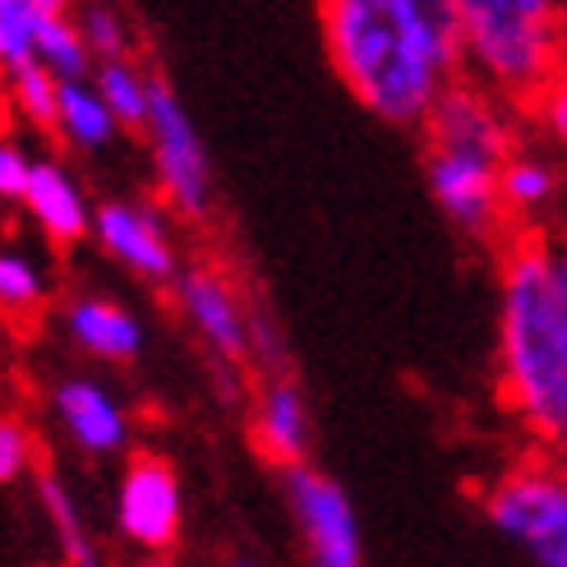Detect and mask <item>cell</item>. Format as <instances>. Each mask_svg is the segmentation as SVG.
<instances>
[{"label": "cell", "mask_w": 567, "mask_h": 567, "mask_svg": "<svg viewBox=\"0 0 567 567\" xmlns=\"http://www.w3.org/2000/svg\"><path fill=\"white\" fill-rule=\"evenodd\" d=\"M549 277H554V305H558V323L567 337V240L549 245Z\"/></svg>", "instance_id": "cell-28"}, {"label": "cell", "mask_w": 567, "mask_h": 567, "mask_svg": "<svg viewBox=\"0 0 567 567\" xmlns=\"http://www.w3.org/2000/svg\"><path fill=\"white\" fill-rule=\"evenodd\" d=\"M55 130L70 138V148L79 153H102L116 138L121 121L97 93L93 74L89 79H61V97H55Z\"/></svg>", "instance_id": "cell-14"}, {"label": "cell", "mask_w": 567, "mask_h": 567, "mask_svg": "<svg viewBox=\"0 0 567 567\" xmlns=\"http://www.w3.org/2000/svg\"><path fill=\"white\" fill-rule=\"evenodd\" d=\"M530 106H535V121H540V130L567 153V65L545 83L540 97H535Z\"/></svg>", "instance_id": "cell-25"}, {"label": "cell", "mask_w": 567, "mask_h": 567, "mask_svg": "<svg viewBox=\"0 0 567 567\" xmlns=\"http://www.w3.org/2000/svg\"><path fill=\"white\" fill-rule=\"evenodd\" d=\"M70 332L83 351H93L102 360H130L144 347V328H138L130 309L111 300H93V296L70 305Z\"/></svg>", "instance_id": "cell-15"}, {"label": "cell", "mask_w": 567, "mask_h": 567, "mask_svg": "<svg viewBox=\"0 0 567 567\" xmlns=\"http://www.w3.org/2000/svg\"><path fill=\"white\" fill-rule=\"evenodd\" d=\"M498 172H503V162L480 157V153H457V148L424 153V181H430L434 204L466 236H494L503 226L507 208H503Z\"/></svg>", "instance_id": "cell-7"}, {"label": "cell", "mask_w": 567, "mask_h": 567, "mask_svg": "<svg viewBox=\"0 0 567 567\" xmlns=\"http://www.w3.org/2000/svg\"><path fill=\"white\" fill-rule=\"evenodd\" d=\"M181 305H185L189 323L204 332L221 355H245L249 351L254 323H249L240 296L231 291V281H226L221 272H213V268L185 272L181 277Z\"/></svg>", "instance_id": "cell-11"}, {"label": "cell", "mask_w": 567, "mask_h": 567, "mask_svg": "<svg viewBox=\"0 0 567 567\" xmlns=\"http://www.w3.org/2000/svg\"><path fill=\"white\" fill-rule=\"evenodd\" d=\"M6 79H10V102H14L19 116L42 125V130H55V97H61V79H55L47 65H38V61L6 74Z\"/></svg>", "instance_id": "cell-21"}, {"label": "cell", "mask_w": 567, "mask_h": 567, "mask_svg": "<svg viewBox=\"0 0 567 567\" xmlns=\"http://www.w3.org/2000/svg\"><path fill=\"white\" fill-rule=\"evenodd\" d=\"M93 83L106 97V106L116 111V121L130 130H144L148 121V102H153V74H144L134 65V55H121V61H97L93 65Z\"/></svg>", "instance_id": "cell-18"}, {"label": "cell", "mask_w": 567, "mask_h": 567, "mask_svg": "<svg viewBox=\"0 0 567 567\" xmlns=\"http://www.w3.org/2000/svg\"><path fill=\"white\" fill-rule=\"evenodd\" d=\"M489 522L540 567H567V471L522 466L489 494Z\"/></svg>", "instance_id": "cell-4"}, {"label": "cell", "mask_w": 567, "mask_h": 567, "mask_svg": "<svg viewBox=\"0 0 567 567\" xmlns=\"http://www.w3.org/2000/svg\"><path fill=\"white\" fill-rule=\"evenodd\" d=\"M319 23L337 79L388 125H424L462 79L457 0H319Z\"/></svg>", "instance_id": "cell-1"}, {"label": "cell", "mask_w": 567, "mask_h": 567, "mask_svg": "<svg viewBox=\"0 0 567 567\" xmlns=\"http://www.w3.org/2000/svg\"><path fill=\"white\" fill-rule=\"evenodd\" d=\"M28 176H33L28 153L19 144H10V138H0V198H23Z\"/></svg>", "instance_id": "cell-27"}, {"label": "cell", "mask_w": 567, "mask_h": 567, "mask_svg": "<svg viewBox=\"0 0 567 567\" xmlns=\"http://www.w3.org/2000/svg\"><path fill=\"white\" fill-rule=\"evenodd\" d=\"M55 411H61L65 430L89 452H111V447L125 443V415H121V406L111 402L102 388H93V383H83V379L61 383V388H55Z\"/></svg>", "instance_id": "cell-13"}, {"label": "cell", "mask_w": 567, "mask_h": 567, "mask_svg": "<svg viewBox=\"0 0 567 567\" xmlns=\"http://www.w3.org/2000/svg\"><path fill=\"white\" fill-rule=\"evenodd\" d=\"M462 74L513 106L540 97L567 65V19L558 0H457Z\"/></svg>", "instance_id": "cell-3"}, {"label": "cell", "mask_w": 567, "mask_h": 567, "mask_svg": "<svg viewBox=\"0 0 567 567\" xmlns=\"http://www.w3.org/2000/svg\"><path fill=\"white\" fill-rule=\"evenodd\" d=\"M558 6H563V10H567V0H558Z\"/></svg>", "instance_id": "cell-31"}, {"label": "cell", "mask_w": 567, "mask_h": 567, "mask_svg": "<svg viewBox=\"0 0 567 567\" xmlns=\"http://www.w3.org/2000/svg\"><path fill=\"white\" fill-rule=\"evenodd\" d=\"M259 443L272 462L296 466L309 447V411L291 379H272L259 402Z\"/></svg>", "instance_id": "cell-16"}, {"label": "cell", "mask_w": 567, "mask_h": 567, "mask_svg": "<svg viewBox=\"0 0 567 567\" xmlns=\"http://www.w3.org/2000/svg\"><path fill=\"white\" fill-rule=\"evenodd\" d=\"M23 204H28V213H33V221L42 226V231L51 240H61V245L79 240L83 231H93L89 198H83V189L74 185V176L65 172V166H55V162H33Z\"/></svg>", "instance_id": "cell-12"}, {"label": "cell", "mask_w": 567, "mask_h": 567, "mask_svg": "<svg viewBox=\"0 0 567 567\" xmlns=\"http://www.w3.org/2000/svg\"><path fill=\"white\" fill-rule=\"evenodd\" d=\"M558 166L540 153H507L503 172H498V189H503V208L507 213H540L558 198Z\"/></svg>", "instance_id": "cell-17"}, {"label": "cell", "mask_w": 567, "mask_h": 567, "mask_svg": "<svg viewBox=\"0 0 567 567\" xmlns=\"http://www.w3.org/2000/svg\"><path fill=\"white\" fill-rule=\"evenodd\" d=\"M38 0H0V70L14 74L38 61Z\"/></svg>", "instance_id": "cell-20"}, {"label": "cell", "mask_w": 567, "mask_h": 567, "mask_svg": "<svg viewBox=\"0 0 567 567\" xmlns=\"http://www.w3.org/2000/svg\"><path fill=\"white\" fill-rule=\"evenodd\" d=\"M38 65H47L55 79H89L97 55L83 38L79 19L65 14H42V28H38Z\"/></svg>", "instance_id": "cell-19"}, {"label": "cell", "mask_w": 567, "mask_h": 567, "mask_svg": "<svg viewBox=\"0 0 567 567\" xmlns=\"http://www.w3.org/2000/svg\"><path fill=\"white\" fill-rule=\"evenodd\" d=\"M33 462V434L19 420H0V485L19 480Z\"/></svg>", "instance_id": "cell-26"}, {"label": "cell", "mask_w": 567, "mask_h": 567, "mask_svg": "<svg viewBox=\"0 0 567 567\" xmlns=\"http://www.w3.org/2000/svg\"><path fill=\"white\" fill-rule=\"evenodd\" d=\"M79 28H83V38H89L97 61H121V55L134 51V28H130L125 10L111 6V0H89L79 14Z\"/></svg>", "instance_id": "cell-22"}, {"label": "cell", "mask_w": 567, "mask_h": 567, "mask_svg": "<svg viewBox=\"0 0 567 567\" xmlns=\"http://www.w3.org/2000/svg\"><path fill=\"white\" fill-rule=\"evenodd\" d=\"M38 10H42V14H65L70 0H38Z\"/></svg>", "instance_id": "cell-29"}, {"label": "cell", "mask_w": 567, "mask_h": 567, "mask_svg": "<svg viewBox=\"0 0 567 567\" xmlns=\"http://www.w3.org/2000/svg\"><path fill=\"white\" fill-rule=\"evenodd\" d=\"M231 567H249V563H231Z\"/></svg>", "instance_id": "cell-30"}, {"label": "cell", "mask_w": 567, "mask_h": 567, "mask_svg": "<svg viewBox=\"0 0 567 567\" xmlns=\"http://www.w3.org/2000/svg\"><path fill=\"white\" fill-rule=\"evenodd\" d=\"M93 236L102 240V249L111 254V259H121L138 277L166 281L176 272V245H172V236H166L162 217L144 204L111 198V204L93 208Z\"/></svg>", "instance_id": "cell-10"}, {"label": "cell", "mask_w": 567, "mask_h": 567, "mask_svg": "<svg viewBox=\"0 0 567 567\" xmlns=\"http://www.w3.org/2000/svg\"><path fill=\"white\" fill-rule=\"evenodd\" d=\"M47 296L42 287V272L33 259H23V254H0V309L6 315H28V309H38Z\"/></svg>", "instance_id": "cell-24"}, {"label": "cell", "mask_w": 567, "mask_h": 567, "mask_svg": "<svg viewBox=\"0 0 567 567\" xmlns=\"http://www.w3.org/2000/svg\"><path fill=\"white\" fill-rule=\"evenodd\" d=\"M42 507H47L55 535H61L70 563L74 567H97V558L89 549V535H83V522H79V507H74V498L65 494V485L55 475H42Z\"/></svg>", "instance_id": "cell-23"}, {"label": "cell", "mask_w": 567, "mask_h": 567, "mask_svg": "<svg viewBox=\"0 0 567 567\" xmlns=\"http://www.w3.org/2000/svg\"><path fill=\"white\" fill-rule=\"evenodd\" d=\"M121 526L144 549H166L181 530V485L153 452H138L121 480Z\"/></svg>", "instance_id": "cell-9"}, {"label": "cell", "mask_w": 567, "mask_h": 567, "mask_svg": "<svg viewBox=\"0 0 567 567\" xmlns=\"http://www.w3.org/2000/svg\"><path fill=\"white\" fill-rule=\"evenodd\" d=\"M148 148H153V172L157 189L181 217H208L213 208V162L208 148L198 138V125L189 121V111L181 97L166 89L162 79H153V102H148Z\"/></svg>", "instance_id": "cell-5"}, {"label": "cell", "mask_w": 567, "mask_h": 567, "mask_svg": "<svg viewBox=\"0 0 567 567\" xmlns=\"http://www.w3.org/2000/svg\"><path fill=\"white\" fill-rule=\"evenodd\" d=\"M287 498H291V513L305 530L309 567H364L360 526H355L351 498L342 494V485H332L328 475L296 462V466H287Z\"/></svg>", "instance_id": "cell-8"}, {"label": "cell", "mask_w": 567, "mask_h": 567, "mask_svg": "<svg viewBox=\"0 0 567 567\" xmlns=\"http://www.w3.org/2000/svg\"><path fill=\"white\" fill-rule=\"evenodd\" d=\"M507 97H498L494 89L475 79H452L443 97L430 106L424 116V134H430V148H457V153H480L507 162L517 134H513V116H507Z\"/></svg>", "instance_id": "cell-6"}, {"label": "cell", "mask_w": 567, "mask_h": 567, "mask_svg": "<svg viewBox=\"0 0 567 567\" xmlns=\"http://www.w3.org/2000/svg\"><path fill=\"white\" fill-rule=\"evenodd\" d=\"M498 342L507 406L545 443H567V337L554 305L545 240H517L507 254Z\"/></svg>", "instance_id": "cell-2"}]
</instances>
